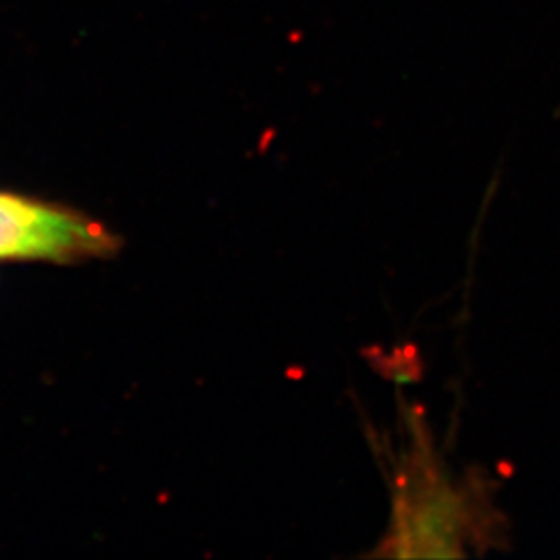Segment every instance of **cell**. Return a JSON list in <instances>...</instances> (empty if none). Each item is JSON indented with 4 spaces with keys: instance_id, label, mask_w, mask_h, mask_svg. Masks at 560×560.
<instances>
[{
    "instance_id": "1",
    "label": "cell",
    "mask_w": 560,
    "mask_h": 560,
    "mask_svg": "<svg viewBox=\"0 0 560 560\" xmlns=\"http://www.w3.org/2000/svg\"><path fill=\"white\" fill-rule=\"evenodd\" d=\"M395 529L386 546L395 557H463L465 546L494 544V511L480 488L453 486L430 446L400 471Z\"/></svg>"
},
{
    "instance_id": "2",
    "label": "cell",
    "mask_w": 560,
    "mask_h": 560,
    "mask_svg": "<svg viewBox=\"0 0 560 560\" xmlns=\"http://www.w3.org/2000/svg\"><path fill=\"white\" fill-rule=\"evenodd\" d=\"M117 240L98 222L46 201L0 191V260L104 258Z\"/></svg>"
}]
</instances>
